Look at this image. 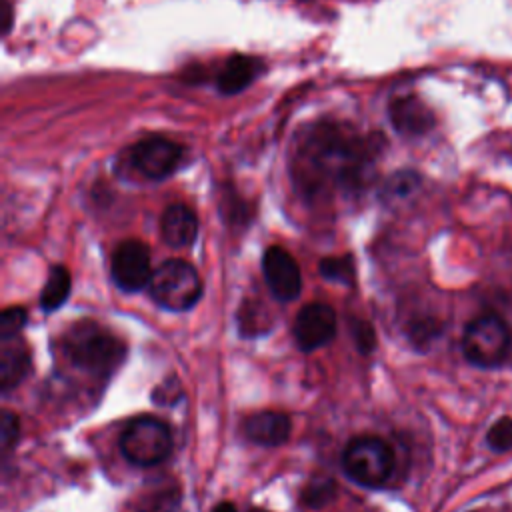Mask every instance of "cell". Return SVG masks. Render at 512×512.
I'll return each instance as SVG.
<instances>
[{
    "label": "cell",
    "instance_id": "6da1fadb",
    "mask_svg": "<svg viewBox=\"0 0 512 512\" xmlns=\"http://www.w3.org/2000/svg\"><path fill=\"white\" fill-rule=\"evenodd\" d=\"M382 138L340 120H318L298 134L290 160L296 190L306 200L360 192L374 176Z\"/></svg>",
    "mask_w": 512,
    "mask_h": 512
},
{
    "label": "cell",
    "instance_id": "7a4b0ae2",
    "mask_svg": "<svg viewBox=\"0 0 512 512\" xmlns=\"http://www.w3.org/2000/svg\"><path fill=\"white\" fill-rule=\"evenodd\" d=\"M184 156L186 148L180 142L160 134H150L122 150L118 156V168L140 180L160 182L180 168Z\"/></svg>",
    "mask_w": 512,
    "mask_h": 512
},
{
    "label": "cell",
    "instance_id": "3957f363",
    "mask_svg": "<svg viewBox=\"0 0 512 512\" xmlns=\"http://www.w3.org/2000/svg\"><path fill=\"white\" fill-rule=\"evenodd\" d=\"M64 354L72 366L92 372L110 374L124 358V344L96 324L80 322L64 336Z\"/></svg>",
    "mask_w": 512,
    "mask_h": 512
},
{
    "label": "cell",
    "instance_id": "277c9868",
    "mask_svg": "<svg viewBox=\"0 0 512 512\" xmlns=\"http://www.w3.org/2000/svg\"><path fill=\"white\" fill-rule=\"evenodd\" d=\"M342 468L358 486L376 490L382 488L394 472V452L376 436H358L346 446Z\"/></svg>",
    "mask_w": 512,
    "mask_h": 512
},
{
    "label": "cell",
    "instance_id": "5b68a950",
    "mask_svg": "<svg viewBox=\"0 0 512 512\" xmlns=\"http://www.w3.org/2000/svg\"><path fill=\"white\" fill-rule=\"evenodd\" d=\"M152 300L170 312L190 310L202 294V282L196 268L184 260H166L160 264L148 284Z\"/></svg>",
    "mask_w": 512,
    "mask_h": 512
},
{
    "label": "cell",
    "instance_id": "8992f818",
    "mask_svg": "<svg viewBox=\"0 0 512 512\" xmlns=\"http://www.w3.org/2000/svg\"><path fill=\"white\" fill-rule=\"evenodd\" d=\"M124 458L140 468L156 466L172 452V434L156 416H136L120 436Z\"/></svg>",
    "mask_w": 512,
    "mask_h": 512
},
{
    "label": "cell",
    "instance_id": "52a82bcc",
    "mask_svg": "<svg viewBox=\"0 0 512 512\" xmlns=\"http://www.w3.org/2000/svg\"><path fill=\"white\" fill-rule=\"evenodd\" d=\"M508 328L498 316H480L472 320L462 336V352L468 362L488 368L498 364L508 350Z\"/></svg>",
    "mask_w": 512,
    "mask_h": 512
},
{
    "label": "cell",
    "instance_id": "ba28073f",
    "mask_svg": "<svg viewBox=\"0 0 512 512\" xmlns=\"http://www.w3.org/2000/svg\"><path fill=\"white\" fill-rule=\"evenodd\" d=\"M112 282L124 292H140L150 284V250L142 240L130 238L120 242L112 252Z\"/></svg>",
    "mask_w": 512,
    "mask_h": 512
},
{
    "label": "cell",
    "instance_id": "9c48e42d",
    "mask_svg": "<svg viewBox=\"0 0 512 512\" xmlns=\"http://www.w3.org/2000/svg\"><path fill=\"white\" fill-rule=\"evenodd\" d=\"M336 336V312L322 302L306 304L294 320V338L300 350L312 352Z\"/></svg>",
    "mask_w": 512,
    "mask_h": 512
},
{
    "label": "cell",
    "instance_id": "30bf717a",
    "mask_svg": "<svg viewBox=\"0 0 512 512\" xmlns=\"http://www.w3.org/2000/svg\"><path fill=\"white\" fill-rule=\"evenodd\" d=\"M262 272L276 300L288 302L298 298L302 290V276L290 252L280 246H270L262 256Z\"/></svg>",
    "mask_w": 512,
    "mask_h": 512
},
{
    "label": "cell",
    "instance_id": "8fae6325",
    "mask_svg": "<svg viewBox=\"0 0 512 512\" xmlns=\"http://www.w3.org/2000/svg\"><path fill=\"white\" fill-rule=\"evenodd\" d=\"M264 72V62L250 54L228 56L214 74V86L224 96L244 92Z\"/></svg>",
    "mask_w": 512,
    "mask_h": 512
},
{
    "label": "cell",
    "instance_id": "7c38bea8",
    "mask_svg": "<svg viewBox=\"0 0 512 512\" xmlns=\"http://www.w3.org/2000/svg\"><path fill=\"white\" fill-rule=\"evenodd\" d=\"M388 114H390V122L394 124V128L406 136H420V134L428 132L434 124L432 112L414 94L394 98L390 102Z\"/></svg>",
    "mask_w": 512,
    "mask_h": 512
},
{
    "label": "cell",
    "instance_id": "4fadbf2b",
    "mask_svg": "<svg viewBox=\"0 0 512 512\" xmlns=\"http://www.w3.org/2000/svg\"><path fill=\"white\" fill-rule=\"evenodd\" d=\"M160 232L168 246L186 248L198 236V218L194 210L182 202L170 204L160 218Z\"/></svg>",
    "mask_w": 512,
    "mask_h": 512
},
{
    "label": "cell",
    "instance_id": "5bb4252c",
    "mask_svg": "<svg viewBox=\"0 0 512 512\" xmlns=\"http://www.w3.org/2000/svg\"><path fill=\"white\" fill-rule=\"evenodd\" d=\"M290 418L284 412L264 410L246 418L244 434L260 446H280L290 438Z\"/></svg>",
    "mask_w": 512,
    "mask_h": 512
},
{
    "label": "cell",
    "instance_id": "9a60e30c",
    "mask_svg": "<svg viewBox=\"0 0 512 512\" xmlns=\"http://www.w3.org/2000/svg\"><path fill=\"white\" fill-rule=\"evenodd\" d=\"M0 340V386L2 392H8L26 378L30 370V352L18 336Z\"/></svg>",
    "mask_w": 512,
    "mask_h": 512
},
{
    "label": "cell",
    "instance_id": "2e32d148",
    "mask_svg": "<svg viewBox=\"0 0 512 512\" xmlns=\"http://www.w3.org/2000/svg\"><path fill=\"white\" fill-rule=\"evenodd\" d=\"M70 288H72V278H70L68 268L62 264H54L50 268L46 284L40 292V308L48 314L58 310L66 302Z\"/></svg>",
    "mask_w": 512,
    "mask_h": 512
},
{
    "label": "cell",
    "instance_id": "e0dca14e",
    "mask_svg": "<svg viewBox=\"0 0 512 512\" xmlns=\"http://www.w3.org/2000/svg\"><path fill=\"white\" fill-rule=\"evenodd\" d=\"M318 272L322 278L330 282H340V284H352L354 280V256L344 254V256H330L322 258L318 264Z\"/></svg>",
    "mask_w": 512,
    "mask_h": 512
},
{
    "label": "cell",
    "instance_id": "ac0fdd59",
    "mask_svg": "<svg viewBox=\"0 0 512 512\" xmlns=\"http://www.w3.org/2000/svg\"><path fill=\"white\" fill-rule=\"evenodd\" d=\"M334 496H336V482L328 476H314L302 492V502L308 508H320L330 500H334Z\"/></svg>",
    "mask_w": 512,
    "mask_h": 512
},
{
    "label": "cell",
    "instance_id": "d6986e66",
    "mask_svg": "<svg viewBox=\"0 0 512 512\" xmlns=\"http://www.w3.org/2000/svg\"><path fill=\"white\" fill-rule=\"evenodd\" d=\"M486 442H488V446L494 452H508V450H512V418L510 416L498 418L490 426V430L486 434Z\"/></svg>",
    "mask_w": 512,
    "mask_h": 512
},
{
    "label": "cell",
    "instance_id": "ffe728a7",
    "mask_svg": "<svg viewBox=\"0 0 512 512\" xmlns=\"http://www.w3.org/2000/svg\"><path fill=\"white\" fill-rule=\"evenodd\" d=\"M18 434H20V424H18L16 414H12L10 410H2V420H0V446H2V454H4V456H8L10 450L16 446Z\"/></svg>",
    "mask_w": 512,
    "mask_h": 512
},
{
    "label": "cell",
    "instance_id": "44dd1931",
    "mask_svg": "<svg viewBox=\"0 0 512 512\" xmlns=\"http://www.w3.org/2000/svg\"><path fill=\"white\" fill-rule=\"evenodd\" d=\"M26 324V310L20 306L6 308L0 318V338H14Z\"/></svg>",
    "mask_w": 512,
    "mask_h": 512
},
{
    "label": "cell",
    "instance_id": "7402d4cb",
    "mask_svg": "<svg viewBox=\"0 0 512 512\" xmlns=\"http://www.w3.org/2000/svg\"><path fill=\"white\" fill-rule=\"evenodd\" d=\"M350 328H352V338H354L356 348L362 354H370L374 350V346H376L374 328L368 322H364V320H352Z\"/></svg>",
    "mask_w": 512,
    "mask_h": 512
},
{
    "label": "cell",
    "instance_id": "603a6c76",
    "mask_svg": "<svg viewBox=\"0 0 512 512\" xmlns=\"http://www.w3.org/2000/svg\"><path fill=\"white\" fill-rule=\"evenodd\" d=\"M180 394H182V390H180L178 382L174 378H170L154 390L152 398H154V402H160V404H174L180 398Z\"/></svg>",
    "mask_w": 512,
    "mask_h": 512
},
{
    "label": "cell",
    "instance_id": "cb8c5ba5",
    "mask_svg": "<svg viewBox=\"0 0 512 512\" xmlns=\"http://www.w3.org/2000/svg\"><path fill=\"white\" fill-rule=\"evenodd\" d=\"M10 26H12V2L0 0V32L8 34Z\"/></svg>",
    "mask_w": 512,
    "mask_h": 512
},
{
    "label": "cell",
    "instance_id": "d4e9b609",
    "mask_svg": "<svg viewBox=\"0 0 512 512\" xmlns=\"http://www.w3.org/2000/svg\"><path fill=\"white\" fill-rule=\"evenodd\" d=\"M212 512H236V508L232 502H218Z\"/></svg>",
    "mask_w": 512,
    "mask_h": 512
}]
</instances>
